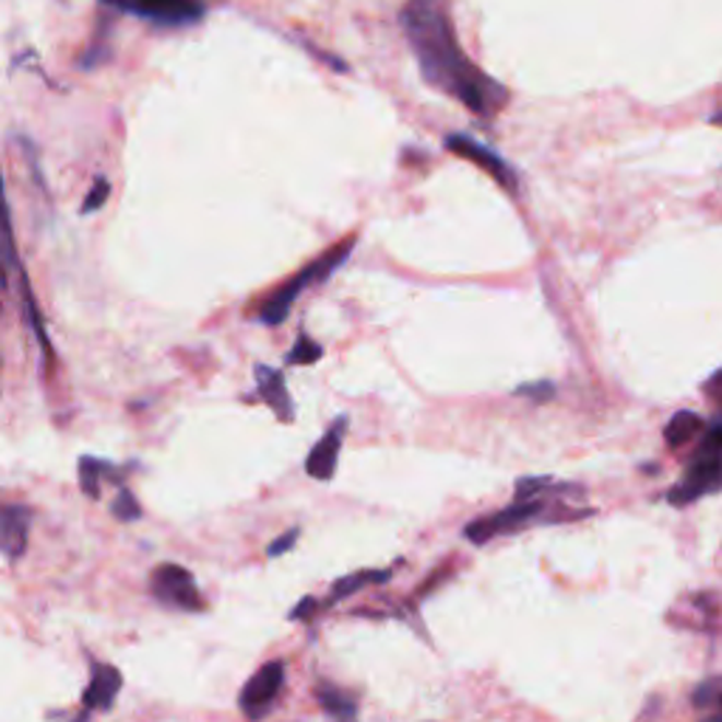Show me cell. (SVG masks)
<instances>
[{
  "label": "cell",
  "instance_id": "cell-11",
  "mask_svg": "<svg viewBox=\"0 0 722 722\" xmlns=\"http://www.w3.org/2000/svg\"><path fill=\"white\" fill-rule=\"evenodd\" d=\"M32 511L26 506L0 508V554L7 559H21L28 547Z\"/></svg>",
  "mask_w": 722,
  "mask_h": 722
},
{
  "label": "cell",
  "instance_id": "cell-13",
  "mask_svg": "<svg viewBox=\"0 0 722 722\" xmlns=\"http://www.w3.org/2000/svg\"><path fill=\"white\" fill-rule=\"evenodd\" d=\"M317 700H319V706H322L324 714L331 717L333 722H356L358 720L356 697H353L351 691L333 686V683H319Z\"/></svg>",
  "mask_w": 722,
  "mask_h": 722
},
{
  "label": "cell",
  "instance_id": "cell-27",
  "mask_svg": "<svg viewBox=\"0 0 722 722\" xmlns=\"http://www.w3.org/2000/svg\"><path fill=\"white\" fill-rule=\"evenodd\" d=\"M711 122H714V125H722V114H717L714 119H711Z\"/></svg>",
  "mask_w": 722,
  "mask_h": 722
},
{
  "label": "cell",
  "instance_id": "cell-9",
  "mask_svg": "<svg viewBox=\"0 0 722 722\" xmlns=\"http://www.w3.org/2000/svg\"><path fill=\"white\" fill-rule=\"evenodd\" d=\"M345 433H347V418L345 415H339L328 429L322 433V438L313 443V449L305 458V474L319 483H328L333 480L339 466V452H342V443H345Z\"/></svg>",
  "mask_w": 722,
  "mask_h": 722
},
{
  "label": "cell",
  "instance_id": "cell-28",
  "mask_svg": "<svg viewBox=\"0 0 722 722\" xmlns=\"http://www.w3.org/2000/svg\"><path fill=\"white\" fill-rule=\"evenodd\" d=\"M709 722H722V711H720V714H717V717H711Z\"/></svg>",
  "mask_w": 722,
  "mask_h": 722
},
{
  "label": "cell",
  "instance_id": "cell-5",
  "mask_svg": "<svg viewBox=\"0 0 722 722\" xmlns=\"http://www.w3.org/2000/svg\"><path fill=\"white\" fill-rule=\"evenodd\" d=\"M446 150L454 153V156L466 158V162L477 164V167L483 169V173H488V176L500 184V187H506L511 196H517L520 178H517V173L511 169V164H508L502 156H497L492 147H486V144L477 142V139H472V135L466 133H452L446 135Z\"/></svg>",
  "mask_w": 722,
  "mask_h": 722
},
{
  "label": "cell",
  "instance_id": "cell-16",
  "mask_svg": "<svg viewBox=\"0 0 722 722\" xmlns=\"http://www.w3.org/2000/svg\"><path fill=\"white\" fill-rule=\"evenodd\" d=\"M390 576H392V570H356V573L345 576V579H339L336 584H333L331 601L347 599V595L370 588V584H384Z\"/></svg>",
  "mask_w": 722,
  "mask_h": 722
},
{
  "label": "cell",
  "instance_id": "cell-8",
  "mask_svg": "<svg viewBox=\"0 0 722 722\" xmlns=\"http://www.w3.org/2000/svg\"><path fill=\"white\" fill-rule=\"evenodd\" d=\"M130 14H139L156 26H192L203 17V0H130Z\"/></svg>",
  "mask_w": 722,
  "mask_h": 722
},
{
  "label": "cell",
  "instance_id": "cell-1",
  "mask_svg": "<svg viewBox=\"0 0 722 722\" xmlns=\"http://www.w3.org/2000/svg\"><path fill=\"white\" fill-rule=\"evenodd\" d=\"M401 28L418 60L421 74L433 88L454 96L483 119H494L506 108L508 88L474 66L460 48L446 0H406L401 9Z\"/></svg>",
  "mask_w": 722,
  "mask_h": 722
},
{
  "label": "cell",
  "instance_id": "cell-17",
  "mask_svg": "<svg viewBox=\"0 0 722 722\" xmlns=\"http://www.w3.org/2000/svg\"><path fill=\"white\" fill-rule=\"evenodd\" d=\"M324 356V347L319 345L317 339L311 336V333H299L297 342H294V347L288 351V356H285V365L291 367H311L317 365L319 358Z\"/></svg>",
  "mask_w": 722,
  "mask_h": 722
},
{
  "label": "cell",
  "instance_id": "cell-20",
  "mask_svg": "<svg viewBox=\"0 0 722 722\" xmlns=\"http://www.w3.org/2000/svg\"><path fill=\"white\" fill-rule=\"evenodd\" d=\"M108 196H110V184L105 181V178H96L94 187H91V192H88V198L82 201L80 212H82V215H91V212L102 210V206L108 203Z\"/></svg>",
  "mask_w": 722,
  "mask_h": 722
},
{
  "label": "cell",
  "instance_id": "cell-25",
  "mask_svg": "<svg viewBox=\"0 0 722 722\" xmlns=\"http://www.w3.org/2000/svg\"><path fill=\"white\" fill-rule=\"evenodd\" d=\"M313 607H317V599H303L297 604V607H294V613L288 615L291 622H299V618H308V615L313 613Z\"/></svg>",
  "mask_w": 722,
  "mask_h": 722
},
{
  "label": "cell",
  "instance_id": "cell-26",
  "mask_svg": "<svg viewBox=\"0 0 722 722\" xmlns=\"http://www.w3.org/2000/svg\"><path fill=\"white\" fill-rule=\"evenodd\" d=\"M102 3L110 9H119V12H128L130 9V0H102Z\"/></svg>",
  "mask_w": 722,
  "mask_h": 722
},
{
  "label": "cell",
  "instance_id": "cell-12",
  "mask_svg": "<svg viewBox=\"0 0 722 722\" xmlns=\"http://www.w3.org/2000/svg\"><path fill=\"white\" fill-rule=\"evenodd\" d=\"M122 672L110 663H96L94 672H91V683L85 689V709L88 711H108L114 709L116 697L122 691Z\"/></svg>",
  "mask_w": 722,
  "mask_h": 722
},
{
  "label": "cell",
  "instance_id": "cell-3",
  "mask_svg": "<svg viewBox=\"0 0 722 722\" xmlns=\"http://www.w3.org/2000/svg\"><path fill=\"white\" fill-rule=\"evenodd\" d=\"M150 588L164 604H173V607L187 609V613H201L203 609V595L196 588V579H192L187 567L164 561L150 576Z\"/></svg>",
  "mask_w": 722,
  "mask_h": 722
},
{
  "label": "cell",
  "instance_id": "cell-21",
  "mask_svg": "<svg viewBox=\"0 0 722 722\" xmlns=\"http://www.w3.org/2000/svg\"><path fill=\"white\" fill-rule=\"evenodd\" d=\"M517 395L531 401H551L556 395V387L551 381H531V384L517 387Z\"/></svg>",
  "mask_w": 722,
  "mask_h": 722
},
{
  "label": "cell",
  "instance_id": "cell-18",
  "mask_svg": "<svg viewBox=\"0 0 722 722\" xmlns=\"http://www.w3.org/2000/svg\"><path fill=\"white\" fill-rule=\"evenodd\" d=\"M110 513H114L116 520L135 522L142 520V506H139V500H135L130 488H119V494H116L114 502H110Z\"/></svg>",
  "mask_w": 722,
  "mask_h": 722
},
{
  "label": "cell",
  "instance_id": "cell-6",
  "mask_svg": "<svg viewBox=\"0 0 722 722\" xmlns=\"http://www.w3.org/2000/svg\"><path fill=\"white\" fill-rule=\"evenodd\" d=\"M285 683V663L271 661L260 666L255 675L246 680L244 691H240V709L249 720H260L269 714V709L277 702V695L283 691Z\"/></svg>",
  "mask_w": 722,
  "mask_h": 722
},
{
  "label": "cell",
  "instance_id": "cell-4",
  "mask_svg": "<svg viewBox=\"0 0 722 722\" xmlns=\"http://www.w3.org/2000/svg\"><path fill=\"white\" fill-rule=\"evenodd\" d=\"M545 511V502L531 500V502H513V506L502 508V511L492 513V517H480L472 525H466V540L474 545H486L488 540L500 534H513V531H522L531 522H536V517H542Z\"/></svg>",
  "mask_w": 722,
  "mask_h": 722
},
{
  "label": "cell",
  "instance_id": "cell-10",
  "mask_svg": "<svg viewBox=\"0 0 722 722\" xmlns=\"http://www.w3.org/2000/svg\"><path fill=\"white\" fill-rule=\"evenodd\" d=\"M255 381H257V395H260V401L274 412V418L283 421V424H291L294 415H297V406H294V399H291L283 372L274 370V367L269 365H257Z\"/></svg>",
  "mask_w": 722,
  "mask_h": 722
},
{
  "label": "cell",
  "instance_id": "cell-24",
  "mask_svg": "<svg viewBox=\"0 0 722 722\" xmlns=\"http://www.w3.org/2000/svg\"><path fill=\"white\" fill-rule=\"evenodd\" d=\"M706 395H709L714 404H722V370H717L714 376L706 381Z\"/></svg>",
  "mask_w": 722,
  "mask_h": 722
},
{
  "label": "cell",
  "instance_id": "cell-7",
  "mask_svg": "<svg viewBox=\"0 0 722 722\" xmlns=\"http://www.w3.org/2000/svg\"><path fill=\"white\" fill-rule=\"evenodd\" d=\"M717 488H722V458L720 454H697L691 460V466L686 469L680 486L668 492V502L672 506H689V502L700 500Z\"/></svg>",
  "mask_w": 722,
  "mask_h": 722
},
{
  "label": "cell",
  "instance_id": "cell-22",
  "mask_svg": "<svg viewBox=\"0 0 722 722\" xmlns=\"http://www.w3.org/2000/svg\"><path fill=\"white\" fill-rule=\"evenodd\" d=\"M700 454H720L722 458V418L706 429L700 440Z\"/></svg>",
  "mask_w": 722,
  "mask_h": 722
},
{
  "label": "cell",
  "instance_id": "cell-14",
  "mask_svg": "<svg viewBox=\"0 0 722 722\" xmlns=\"http://www.w3.org/2000/svg\"><path fill=\"white\" fill-rule=\"evenodd\" d=\"M702 429H706V424H702L697 412H677L675 418L666 424V429H663V438H666V443L672 446V449H677V446L691 443Z\"/></svg>",
  "mask_w": 722,
  "mask_h": 722
},
{
  "label": "cell",
  "instance_id": "cell-15",
  "mask_svg": "<svg viewBox=\"0 0 722 722\" xmlns=\"http://www.w3.org/2000/svg\"><path fill=\"white\" fill-rule=\"evenodd\" d=\"M116 474L119 472H116L110 463H105V460H96V458L80 460V486H82V492L88 494L91 500L99 497L102 483H105V480H116Z\"/></svg>",
  "mask_w": 722,
  "mask_h": 722
},
{
  "label": "cell",
  "instance_id": "cell-2",
  "mask_svg": "<svg viewBox=\"0 0 722 722\" xmlns=\"http://www.w3.org/2000/svg\"><path fill=\"white\" fill-rule=\"evenodd\" d=\"M358 235H345L339 244H333L331 249L322 251L317 260L299 269L297 274H291L288 280L277 285L274 291H269L263 299H257L255 305V319L257 322H263L265 328H277L288 319L291 308L297 305V299L303 297L305 291H311L313 285L328 283V277H333L342 265L347 263V257L353 255L356 249Z\"/></svg>",
  "mask_w": 722,
  "mask_h": 722
},
{
  "label": "cell",
  "instance_id": "cell-19",
  "mask_svg": "<svg viewBox=\"0 0 722 722\" xmlns=\"http://www.w3.org/2000/svg\"><path fill=\"white\" fill-rule=\"evenodd\" d=\"M559 483L547 477H525L517 483V502H531V500H542V494L556 488Z\"/></svg>",
  "mask_w": 722,
  "mask_h": 722
},
{
  "label": "cell",
  "instance_id": "cell-23",
  "mask_svg": "<svg viewBox=\"0 0 722 722\" xmlns=\"http://www.w3.org/2000/svg\"><path fill=\"white\" fill-rule=\"evenodd\" d=\"M299 534H303L299 528H291V531L280 534L277 540L271 542L269 551H265V554H269V559H277V556H283V554H288V551H294V545H297Z\"/></svg>",
  "mask_w": 722,
  "mask_h": 722
},
{
  "label": "cell",
  "instance_id": "cell-29",
  "mask_svg": "<svg viewBox=\"0 0 722 722\" xmlns=\"http://www.w3.org/2000/svg\"><path fill=\"white\" fill-rule=\"evenodd\" d=\"M720 706H722V697H720Z\"/></svg>",
  "mask_w": 722,
  "mask_h": 722
}]
</instances>
